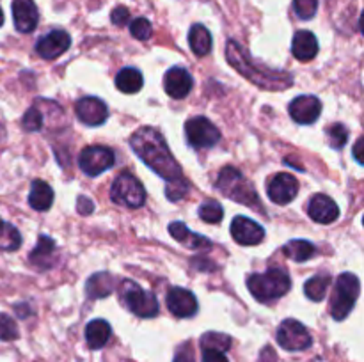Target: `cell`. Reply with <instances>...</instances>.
<instances>
[{
	"mask_svg": "<svg viewBox=\"0 0 364 362\" xmlns=\"http://www.w3.org/2000/svg\"><path fill=\"white\" fill-rule=\"evenodd\" d=\"M110 199L116 204L127 206V208H141L146 201V190L141 181L132 174L124 172L116 177L110 188Z\"/></svg>",
	"mask_w": 364,
	"mask_h": 362,
	"instance_id": "52a82bcc",
	"label": "cell"
},
{
	"mask_svg": "<svg viewBox=\"0 0 364 362\" xmlns=\"http://www.w3.org/2000/svg\"><path fill=\"white\" fill-rule=\"evenodd\" d=\"M21 245V236L18 229L0 219V251H16Z\"/></svg>",
	"mask_w": 364,
	"mask_h": 362,
	"instance_id": "f546056e",
	"label": "cell"
},
{
	"mask_svg": "<svg viewBox=\"0 0 364 362\" xmlns=\"http://www.w3.org/2000/svg\"><path fill=\"white\" fill-rule=\"evenodd\" d=\"M231 346V337L226 334L219 332H208L201 337V348L203 350H217L226 351Z\"/></svg>",
	"mask_w": 364,
	"mask_h": 362,
	"instance_id": "4dcf8cb0",
	"label": "cell"
},
{
	"mask_svg": "<svg viewBox=\"0 0 364 362\" xmlns=\"http://www.w3.org/2000/svg\"><path fill=\"white\" fill-rule=\"evenodd\" d=\"M203 362H228V357L224 351L203 350Z\"/></svg>",
	"mask_w": 364,
	"mask_h": 362,
	"instance_id": "60d3db41",
	"label": "cell"
},
{
	"mask_svg": "<svg viewBox=\"0 0 364 362\" xmlns=\"http://www.w3.org/2000/svg\"><path fill=\"white\" fill-rule=\"evenodd\" d=\"M226 59L242 77L251 80L258 87L267 89V91H284L294 84V78L287 71H276L263 67L256 64L255 60L249 57L247 50L237 41H228L226 46Z\"/></svg>",
	"mask_w": 364,
	"mask_h": 362,
	"instance_id": "7a4b0ae2",
	"label": "cell"
},
{
	"mask_svg": "<svg viewBox=\"0 0 364 362\" xmlns=\"http://www.w3.org/2000/svg\"><path fill=\"white\" fill-rule=\"evenodd\" d=\"M43 126V114L41 110L32 106L27 110V114L23 116V128L27 131H38Z\"/></svg>",
	"mask_w": 364,
	"mask_h": 362,
	"instance_id": "8d00e7d4",
	"label": "cell"
},
{
	"mask_svg": "<svg viewBox=\"0 0 364 362\" xmlns=\"http://www.w3.org/2000/svg\"><path fill=\"white\" fill-rule=\"evenodd\" d=\"M185 135H187L188 144L196 149L212 148V146H215L220 141L219 128L203 116L192 117V119L187 121Z\"/></svg>",
	"mask_w": 364,
	"mask_h": 362,
	"instance_id": "ba28073f",
	"label": "cell"
},
{
	"mask_svg": "<svg viewBox=\"0 0 364 362\" xmlns=\"http://www.w3.org/2000/svg\"><path fill=\"white\" fill-rule=\"evenodd\" d=\"M283 252L287 258L294 259V261L297 263H302V261H308L309 258H313L316 248L315 245L308 240H290L283 247Z\"/></svg>",
	"mask_w": 364,
	"mask_h": 362,
	"instance_id": "83f0119b",
	"label": "cell"
},
{
	"mask_svg": "<svg viewBox=\"0 0 364 362\" xmlns=\"http://www.w3.org/2000/svg\"><path fill=\"white\" fill-rule=\"evenodd\" d=\"M361 146H363V138H359L358 142H355V146H354V156H355V160H358L359 163H364V160H363V156H361Z\"/></svg>",
	"mask_w": 364,
	"mask_h": 362,
	"instance_id": "b9f144b4",
	"label": "cell"
},
{
	"mask_svg": "<svg viewBox=\"0 0 364 362\" xmlns=\"http://www.w3.org/2000/svg\"><path fill=\"white\" fill-rule=\"evenodd\" d=\"M294 11L301 20H311L318 11V0H294Z\"/></svg>",
	"mask_w": 364,
	"mask_h": 362,
	"instance_id": "d6a6232c",
	"label": "cell"
},
{
	"mask_svg": "<svg viewBox=\"0 0 364 362\" xmlns=\"http://www.w3.org/2000/svg\"><path fill=\"white\" fill-rule=\"evenodd\" d=\"M71 38L68 32L64 31H52L46 35H43L41 39L36 45V52L41 59L52 60L60 57L63 53H66V50L70 48Z\"/></svg>",
	"mask_w": 364,
	"mask_h": 362,
	"instance_id": "5bb4252c",
	"label": "cell"
},
{
	"mask_svg": "<svg viewBox=\"0 0 364 362\" xmlns=\"http://www.w3.org/2000/svg\"><path fill=\"white\" fill-rule=\"evenodd\" d=\"M13 20L18 32L28 34V32L34 31L39 20L34 0H13Z\"/></svg>",
	"mask_w": 364,
	"mask_h": 362,
	"instance_id": "e0dca14e",
	"label": "cell"
},
{
	"mask_svg": "<svg viewBox=\"0 0 364 362\" xmlns=\"http://www.w3.org/2000/svg\"><path fill=\"white\" fill-rule=\"evenodd\" d=\"M20 332H18V327L14 323V319L11 316L0 312V339L2 341H14L18 339Z\"/></svg>",
	"mask_w": 364,
	"mask_h": 362,
	"instance_id": "836d02e7",
	"label": "cell"
},
{
	"mask_svg": "<svg viewBox=\"0 0 364 362\" xmlns=\"http://www.w3.org/2000/svg\"><path fill=\"white\" fill-rule=\"evenodd\" d=\"M92 209H95V204H92L91 199H87L85 195H80L77 201V212L80 215H91Z\"/></svg>",
	"mask_w": 364,
	"mask_h": 362,
	"instance_id": "ab89813d",
	"label": "cell"
},
{
	"mask_svg": "<svg viewBox=\"0 0 364 362\" xmlns=\"http://www.w3.org/2000/svg\"><path fill=\"white\" fill-rule=\"evenodd\" d=\"M231 236L240 245H258L265 238V229L247 216H235L231 222Z\"/></svg>",
	"mask_w": 364,
	"mask_h": 362,
	"instance_id": "4fadbf2b",
	"label": "cell"
},
{
	"mask_svg": "<svg viewBox=\"0 0 364 362\" xmlns=\"http://www.w3.org/2000/svg\"><path fill=\"white\" fill-rule=\"evenodd\" d=\"M167 307L178 318H191L198 312V300L192 291L176 286L171 287L167 293Z\"/></svg>",
	"mask_w": 364,
	"mask_h": 362,
	"instance_id": "2e32d148",
	"label": "cell"
},
{
	"mask_svg": "<svg viewBox=\"0 0 364 362\" xmlns=\"http://www.w3.org/2000/svg\"><path fill=\"white\" fill-rule=\"evenodd\" d=\"M267 192H269L270 201L284 206L294 201L295 195L299 194V180L288 172H279L269 181Z\"/></svg>",
	"mask_w": 364,
	"mask_h": 362,
	"instance_id": "8fae6325",
	"label": "cell"
},
{
	"mask_svg": "<svg viewBox=\"0 0 364 362\" xmlns=\"http://www.w3.org/2000/svg\"><path fill=\"white\" fill-rule=\"evenodd\" d=\"M4 25V13H2V9H0V27H2Z\"/></svg>",
	"mask_w": 364,
	"mask_h": 362,
	"instance_id": "7bdbcfd3",
	"label": "cell"
},
{
	"mask_svg": "<svg viewBox=\"0 0 364 362\" xmlns=\"http://www.w3.org/2000/svg\"><path fill=\"white\" fill-rule=\"evenodd\" d=\"M123 304L139 318H153L159 314V300L151 291L142 290L134 280H123L119 286Z\"/></svg>",
	"mask_w": 364,
	"mask_h": 362,
	"instance_id": "8992f818",
	"label": "cell"
},
{
	"mask_svg": "<svg viewBox=\"0 0 364 362\" xmlns=\"http://www.w3.org/2000/svg\"><path fill=\"white\" fill-rule=\"evenodd\" d=\"M116 287V280L110 273L100 272L95 273L92 277H89L87 284H85V291H87L89 298H105Z\"/></svg>",
	"mask_w": 364,
	"mask_h": 362,
	"instance_id": "cb8c5ba5",
	"label": "cell"
},
{
	"mask_svg": "<svg viewBox=\"0 0 364 362\" xmlns=\"http://www.w3.org/2000/svg\"><path fill=\"white\" fill-rule=\"evenodd\" d=\"M291 53L301 62H308V60L315 59L316 53H318L316 35L309 31H299L294 35V41H291Z\"/></svg>",
	"mask_w": 364,
	"mask_h": 362,
	"instance_id": "44dd1931",
	"label": "cell"
},
{
	"mask_svg": "<svg viewBox=\"0 0 364 362\" xmlns=\"http://www.w3.org/2000/svg\"><path fill=\"white\" fill-rule=\"evenodd\" d=\"M114 162H116L114 151L105 146H89L78 156V165H80L82 172L91 177L100 176L102 172L109 170L114 165Z\"/></svg>",
	"mask_w": 364,
	"mask_h": 362,
	"instance_id": "9c48e42d",
	"label": "cell"
},
{
	"mask_svg": "<svg viewBox=\"0 0 364 362\" xmlns=\"http://www.w3.org/2000/svg\"><path fill=\"white\" fill-rule=\"evenodd\" d=\"M247 287L259 302H270L290 291V275L283 268H270L265 273H252L247 279Z\"/></svg>",
	"mask_w": 364,
	"mask_h": 362,
	"instance_id": "277c9868",
	"label": "cell"
},
{
	"mask_svg": "<svg viewBox=\"0 0 364 362\" xmlns=\"http://www.w3.org/2000/svg\"><path fill=\"white\" fill-rule=\"evenodd\" d=\"M130 32L139 41H146L151 35V23H149L148 18H135L130 23Z\"/></svg>",
	"mask_w": 364,
	"mask_h": 362,
	"instance_id": "e575fe53",
	"label": "cell"
},
{
	"mask_svg": "<svg viewBox=\"0 0 364 362\" xmlns=\"http://www.w3.org/2000/svg\"><path fill=\"white\" fill-rule=\"evenodd\" d=\"M331 284V275L329 273H323V275H315L306 283L304 286V293L309 300L313 302H320L326 298L327 287Z\"/></svg>",
	"mask_w": 364,
	"mask_h": 362,
	"instance_id": "f1b7e54d",
	"label": "cell"
},
{
	"mask_svg": "<svg viewBox=\"0 0 364 362\" xmlns=\"http://www.w3.org/2000/svg\"><path fill=\"white\" fill-rule=\"evenodd\" d=\"M308 215L318 224H333L340 216V208L329 195H313L308 204Z\"/></svg>",
	"mask_w": 364,
	"mask_h": 362,
	"instance_id": "d6986e66",
	"label": "cell"
},
{
	"mask_svg": "<svg viewBox=\"0 0 364 362\" xmlns=\"http://www.w3.org/2000/svg\"><path fill=\"white\" fill-rule=\"evenodd\" d=\"M322 103L316 96L302 94L290 103V116L299 124H313L320 117Z\"/></svg>",
	"mask_w": 364,
	"mask_h": 362,
	"instance_id": "9a60e30c",
	"label": "cell"
},
{
	"mask_svg": "<svg viewBox=\"0 0 364 362\" xmlns=\"http://www.w3.org/2000/svg\"><path fill=\"white\" fill-rule=\"evenodd\" d=\"M359 291H361V283H359L358 275L345 272L338 277L329 307L331 316L336 322H343L347 318L348 312L354 307L355 300H358Z\"/></svg>",
	"mask_w": 364,
	"mask_h": 362,
	"instance_id": "5b68a950",
	"label": "cell"
},
{
	"mask_svg": "<svg viewBox=\"0 0 364 362\" xmlns=\"http://www.w3.org/2000/svg\"><path fill=\"white\" fill-rule=\"evenodd\" d=\"M192 85H194V82H192L191 73L185 67H171L166 77H164L166 92L174 99H181L188 96V92L192 91Z\"/></svg>",
	"mask_w": 364,
	"mask_h": 362,
	"instance_id": "ac0fdd59",
	"label": "cell"
},
{
	"mask_svg": "<svg viewBox=\"0 0 364 362\" xmlns=\"http://www.w3.org/2000/svg\"><path fill=\"white\" fill-rule=\"evenodd\" d=\"M223 216H224L223 206H220L217 201H213V199H208V201H205L201 206H199V219L205 220V222L219 224L220 220H223Z\"/></svg>",
	"mask_w": 364,
	"mask_h": 362,
	"instance_id": "1f68e13d",
	"label": "cell"
},
{
	"mask_svg": "<svg viewBox=\"0 0 364 362\" xmlns=\"http://www.w3.org/2000/svg\"><path fill=\"white\" fill-rule=\"evenodd\" d=\"M173 362H196L194 350H192V343H183L180 348H178L176 355H174Z\"/></svg>",
	"mask_w": 364,
	"mask_h": 362,
	"instance_id": "74e56055",
	"label": "cell"
},
{
	"mask_svg": "<svg viewBox=\"0 0 364 362\" xmlns=\"http://www.w3.org/2000/svg\"><path fill=\"white\" fill-rule=\"evenodd\" d=\"M110 332H112V329H110V325L105 319H92V322H89L87 327H85V341H87L89 348L100 350V348L105 346L110 337Z\"/></svg>",
	"mask_w": 364,
	"mask_h": 362,
	"instance_id": "603a6c76",
	"label": "cell"
},
{
	"mask_svg": "<svg viewBox=\"0 0 364 362\" xmlns=\"http://www.w3.org/2000/svg\"><path fill=\"white\" fill-rule=\"evenodd\" d=\"M55 251H57L55 241H53L52 238H48L43 234V236H39L38 245L32 248L28 259H31L32 265L39 270L52 268L53 263H55V254H57Z\"/></svg>",
	"mask_w": 364,
	"mask_h": 362,
	"instance_id": "7402d4cb",
	"label": "cell"
},
{
	"mask_svg": "<svg viewBox=\"0 0 364 362\" xmlns=\"http://www.w3.org/2000/svg\"><path fill=\"white\" fill-rule=\"evenodd\" d=\"M75 112H77L78 119L87 124V126H100L109 117L107 105L100 98H95V96L78 99L77 105H75Z\"/></svg>",
	"mask_w": 364,
	"mask_h": 362,
	"instance_id": "7c38bea8",
	"label": "cell"
},
{
	"mask_svg": "<svg viewBox=\"0 0 364 362\" xmlns=\"http://www.w3.org/2000/svg\"><path fill=\"white\" fill-rule=\"evenodd\" d=\"M53 202V190L41 180H36L31 187V195H28V204L36 212H46Z\"/></svg>",
	"mask_w": 364,
	"mask_h": 362,
	"instance_id": "d4e9b609",
	"label": "cell"
},
{
	"mask_svg": "<svg viewBox=\"0 0 364 362\" xmlns=\"http://www.w3.org/2000/svg\"><path fill=\"white\" fill-rule=\"evenodd\" d=\"M169 233L174 240L180 241L183 247L191 248V251H208V248H212V241H210L208 238L203 236V234L192 233L183 222L171 224Z\"/></svg>",
	"mask_w": 364,
	"mask_h": 362,
	"instance_id": "ffe728a7",
	"label": "cell"
},
{
	"mask_svg": "<svg viewBox=\"0 0 364 362\" xmlns=\"http://www.w3.org/2000/svg\"><path fill=\"white\" fill-rule=\"evenodd\" d=\"M110 20H112V23L117 25V27H123V25H127L128 20H130V11L123 6L116 7V9L112 11V14H110Z\"/></svg>",
	"mask_w": 364,
	"mask_h": 362,
	"instance_id": "f35d334b",
	"label": "cell"
},
{
	"mask_svg": "<svg viewBox=\"0 0 364 362\" xmlns=\"http://www.w3.org/2000/svg\"><path fill=\"white\" fill-rule=\"evenodd\" d=\"M348 138V130L343 126V124L336 123L329 128V142L334 149H341L345 144H347Z\"/></svg>",
	"mask_w": 364,
	"mask_h": 362,
	"instance_id": "d590c367",
	"label": "cell"
},
{
	"mask_svg": "<svg viewBox=\"0 0 364 362\" xmlns=\"http://www.w3.org/2000/svg\"><path fill=\"white\" fill-rule=\"evenodd\" d=\"M130 146L135 155L155 170L160 177L167 181L166 195L169 201H180L188 192V183L181 172L180 163L171 155L169 148L166 144V138L162 137L159 130L151 126H142L132 135Z\"/></svg>",
	"mask_w": 364,
	"mask_h": 362,
	"instance_id": "6da1fadb",
	"label": "cell"
},
{
	"mask_svg": "<svg viewBox=\"0 0 364 362\" xmlns=\"http://www.w3.org/2000/svg\"><path fill=\"white\" fill-rule=\"evenodd\" d=\"M277 343L288 351H301L311 346V334L297 319H284L277 329Z\"/></svg>",
	"mask_w": 364,
	"mask_h": 362,
	"instance_id": "30bf717a",
	"label": "cell"
},
{
	"mask_svg": "<svg viewBox=\"0 0 364 362\" xmlns=\"http://www.w3.org/2000/svg\"><path fill=\"white\" fill-rule=\"evenodd\" d=\"M215 188L219 192H223L226 197L233 199V201L240 202V204L251 206L256 208V212H263V206L259 202L258 194L252 188V185L242 176L240 170H237L235 167H224L219 172L217 177Z\"/></svg>",
	"mask_w": 364,
	"mask_h": 362,
	"instance_id": "3957f363",
	"label": "cell"
},
{
	"mask_svg": "<svg viewBox=\"0 0 364 362\" xmlns=\"http://www.w3.org/2000/svg\"><path fill=\"white\" fill-rule=\"evenodd\" d=\"M142 73L135 67H123L116 77V87L124 94H135L142 89Z\"/></svg>",
	"mask_w": 364,
	"mask_h": 362,
	"instance_id": "4316f807",
	"label": "cell"
},
{
	"mask_svg": "<svg viewBox=\"0 0 364 362\" xmlns=\"http://www.w3.org/2000/svg\"><path fill=\"white\" fill-rule=\"evenodd\" d=\"M188 45H191L192 52L196 55L203 57L210 53V50H212V35H210L208 28L201 23L192 25L191 31H188Z\"/></svg>",
	"mask_w": 364,
	"mask_h": 362,
	"instance_id": "484cf974",
	"label": "cell"
}]
</instances>
